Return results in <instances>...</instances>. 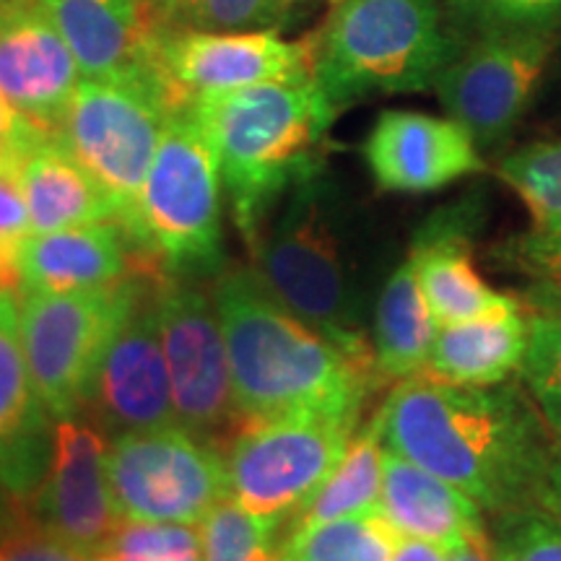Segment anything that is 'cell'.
I'll list each match as a JSON object with an SVG mask.
<instances>
[{"instance_id":"1","label":"cell","mask_w":561,"mask_h":561,"mask_svg":"<svg viewBox=\"0 0 561 561\" xmlns=\"http://www.w3.org/2000/svg\"><path fill=\"white\" fill-rule=\"evenodd\" d=\"M385 447L439 476L483 512L536 507L557 439L523 380L466 388L413 375L377 411Z\"/></svg>"},{"instance_id":"2","label":"cell","mask_w":561,"mask_h":561,"mask_svg":"<svg viewBox=\"0 0 561 561\" xmlns=\"http://www.w3.org/2000/svg\"><path fill=\"white\" fill-rule=\"evenodd\" d=\"M210 297L242 424L286 416L362 419L364 403L382 382L375 364L356 362L286 310L252 268L216 273Z\"/></svg>"},{"instance_id":"3","label":"cell","mask_w":561,"mask_h":561,"mask_svg":"<svg viewBox=\"0 0 561 561\" xmlns=\"http://www.w3.org/2000/svg\"><path fill=\"white\" fill-rule=\"evenodd\" d=\"M191 110L214 146L234 221L250 242L301 180L320 172L335 104L318 79L208 91Z\"/></svg>"},{"instance_id":"4","label":"cell","mask_w":561,"mask_h":561,"mask_svg":"<svg viewBox=\"0 0 561 561\" xmlns=\"http://www.w3.org/2000/svg\"><path fill=\"white\" fill-rule=\"evenodd\" d=\"M314 34V79L335 107L430 89L458 53L437 0H335Z\"/></svg>"},{"instance_id":"5","label":"cell","mask_w":561,"mask_h":561,"mask_svg":"<svg viewBox=\"0 0 561 561\" xmlns=\"http://www.w3.org/2000/svg\"><path fill=\"white\" fill-rule=\"evenodd\" d=\"M252 271L286 310L356 362L375 364L362 331L320 172L301 180L248 242Z\"/></svg>"},{"instance_id":"6","label":"cell","mask_w":561,"mask_h":561,"mask_svg":"<svg viewBox=\"0 0 561 561\" xmlns=\"http://www.w3.org/2000/svg\"><path fill=\"white\" fill-rule=\"evenodd\" d=\"M221 170L191 104L167 123L123 231L146 263L172 273H221Z\"/></svg>"},{"instance_id":"7","label":"cell","mask_w":561,"mask_h":561,"mask_svg":"<svg viewBox=\"0 0 561 561\" xmlns=\"http://www.w3.org/2000/svg\"><path fill=\"white\" fill-rule=\"evenodd\" d=\"M185 110L170 89L157 81L81 79L58 138L100 182L125 227L144 191L167 123Z\"/></svg>"},{"instance_id":"8","label":"cell","mask_w":561,"mask_h":561,"mask_svg":"<svg viewBox=\"0 0 561 561\" xmlns=\"http://www.w3.org/2000/svg\"><path fill=\"white\" fill-rule=\"evenodd\" d=\"M140 273L102 289L21 294V339L47 416H76L136 299Z\"/></svg>"},{"instance_id":"9","label":"cell","mask_w":561,"mask_h":561,"mask_svg":"<svg viewBox=\"0 0 561 561\" xmlns=\"http://www.w3.org/2000/svg\"><path fill=\"white\" fill-rule=\"evenodd\" d=\"M359 419L286 416L240 424L224 442L229 496L261 517L286 523L335 471Z\"/></svg>"},{"instance_id":"10","label":"cell","mask_w":561,"mask_h":561,"mask_svg":"<svg viewBox=\"0 0 561 561\" xmlns=\"http://www.w3.org/2000/svg\"><path fill=\"white\" fill-rule=\"evenodd\" d=\"M107 473L125 520L201 525L229 496L221 447L180 424L115 434Z\"/></svg>"},{"instance_id":"11","label":"cell","mask_w":561,"mask_h":561,"mask_svg":"<svg viewBox=\"0 0 561 561\" xmlns=\"http://www.w3.org/2000/svg\"><path fill=\"white\" fill-rule=\"evenodd\" d=\"M157 312L178 424L219 447L242 421L214 297L187 276L159 271Z\"/></svg>"},{"instance_id":"12","label":"cell","mask_w":561,"mask_h":561,"mask_svg":"<svg viewBox=\"0 0 561 561\" xmlns=\"http://www.w3.org/2000/svg\"><path fill=\"white\" fill-rule=\"evenodd\" d=\"M553 50V32H486L458 50L434 81L447 117L476 146H494L515 128Z\"/></svg>"},{"instance_id":"13","label":"cell","mask_w":561,"mask_h":561,"mask_svg":"<svg viewBox=\"0 0 561 561\" xmlns=\"http://www.w3.org/2000/svg\"><path fill=\"white\" fill-rule=\"evenodd\" d=\"M157 273H140L136 299L83 403V409H94L102 424L115 434L178 424L157 312Z\"/></svg>"},{"instance_id":"14","label":"cell","mask_w":561,"mask_h":561,"mask_svg":"<svg viewBox=\"0 0 561 561\" xmlns=\"http://www.w3.org/2000/svg\"><path fill=\"white\" fill-rule=\"evenodd\" d=\"M161 70L191 104L208 91H231L271 81L314 79L318 34L284 39L280 30L191 32L170 30L161 42Z\"/></svg>"},{"instance_id":"15","label":"cell","mask_w":561,"mask_h":561,"mask_svg":"<svg viewBox=\"0 0 561 561\" xmlns=\"http://www.w3.org/2000/svg\"><path fill=\"white\" fill-rule=\"evenodd\" d=\"M107 447L94 424L79 416L55 419L50 460L34 494L42 528L91 559L123 523L110 486Z\"/></svg>"},{"instance_id":"16","label":"cell","mask_w":561,"mask_h":561,"mask_svg":"<svg viewBox=\"0 0 561 561\" xmlns=\"http://www.w3.org/2000/svg\"><path fill=\"white\" fill-rule=\"evenodd\" d=\"M73 50L42 0L0 9V94L39 133L58 136L81 83Z\"/></svg>"},{"instance_id":"17","label":"cell","mask_w":561,"mask_h":561,"mask_svg":"<svg viewBox=\"0 0 561 561\" xmlns=\"http://www.w3.org/2000/svg\"><path fill=\"white\" fill-rule=\"evenodd\" d=\"M79 60L83 79L157 81L185 104L161 70L172 30L157 0H42Z\"/></svg>"},{"instance_id":"18","label":"cell","mask_w":561,"mask_h":561,"mask_svg":"<svg viewBox=\"0 0 561 561\" xmlns=\"http://www.w3.org/2000/svg\"><path fill=\"white\" fill-rule=\"evenodd\" d=\"M364 159L388 193H434L483 170L479 146L450 117L388 110L364 140Z\"/></svg>"},{"instance_id":"19","label":"cell","mask_w":561,"mask_h":561,"mask_svg":"<svg viewBox=\"0 0 561 561\" xmlns=\"http://www.w3.org/2000/svg\"><path fill=\"white\" fill-rule=\"evenodd\" d=\"M476 214L473 203H458L434 214L413 237L409 257L437 325L523 310L520 299L491 289L476 268Z\"/></svg>"},{"instance_id":"20","label":"cell","mask_w":561,"mask_h":561,"mask_svg":"<svg viewBox=\"0 0 561 561\" xmlns=\"http://www.w3.org/2000/svg\"><path fill=\"white\" fill-rule=\"evenodd\" d=\"M45 416L21 339V299L0 289V481L16 500L32 496L47 471Z\"/></svg>"},{"instance_id":"21","label":"cell","mask_w":561,"mask_h":561,"mask_svg":"<svg viewBox=\"0 0 561 561\" xmlns=\"http://www.w3.org/2000/svg\"><path fill=\"white\" fill-rule=\"evenodd\" d=\"M146 268L121 224L32 234L21 250V294H62L121 284Z\"/></svg>"},{"instance_id":"22","label":"cell","mask_w":561,"mask_h":561,"mask_svg":"<svg viewBox=\"0 0 561 561\" xmlns=\"http://www.w3.org/2000/svg\"><path fill=\"white\" fill-rule=\"evenodd\" d=\"M380 512L401 538L447 546L486 528L483 510L458 486L385 447Z\"/></svg>"},{"instance_id":"23","label":"cell","mask_w":561,"mask_h":561,"mask_svg":"<svg viewBox=\"0 0 561 561\" xmlns=\"http://www.w3.org/2000/svg\"><path fill=\"white\" fill-rule=\"evenodd\" d=\"M19 167L32 234L115 221V206L107 193L58 136L34 140L21 153Z\"/></svg>"},{"instance_id":"24","label":"cell","mask_w":561,"mask_h":561,"mask_svg":"<svg viewBox=\"0 0 561 561\" xmlns=\"http://www.w3.org/2000/svg\"><path fill=\"white\" fill-rule=\"evenodd\" d=\"M528 341L530 314L525 310L439 325L424 375L466 388H491L520 371Z\"/></svg>"},{"instance_id":"25","label":"cell","mask_w":561,"mask_h":561,"mask_svg":"<svg viewBox=\"0 0 561 561\" xmlns=\"http://www.w3.org/2000/svg\"><path fill=\"white\" fill-rule=\"evenodd\" d=\"M437 328L424 291H421L416 268H413L411 257H405L385 280L375 310L371 348H375L377 371H380L382 382H401L421 375L430 362Z\"/></svg>"},{"instance_id":"26","label":"cell","mask_w":561,"mask_h":561,"mask_svg":"<svg viewBox=\"0 0 561 561\" xmlns=\"http://www.w3.org/2000/svg\"><path fill=\"white\" fill-rule=\"evenodd\" d=\"M500 174L530 214V231L517 244L515 257L536 278L561 257V140L510 153Z\"/></svg>"},{"instance_id":"27","label":"cell","mask_w":561,"mask_h":561,"mask_svg":"<svg viewBox=\"0 0 561 561\" xmlns=\"http://www.w3.org/2000/svg\"><path fill=\"white\" fill-rule=\"evenodd\" d=\"M382 471L385 442L380 419L375 413L369 424L354 434L346 455L325 483L284 523V536L314 528V525L343 520V517L377 512L382 494Z\"/></svg>"},{"instance_id":"28","label":"cell","mask_w":561,"mask_h":561,"mask_svg":"<svg viewBox=\"0 0 561 561\" xmlns=\"http://www.w3.org/2000/svg\"><path fill=\"white\" fill-rule=\"evenodd\" d=\"M398 541L401 536L377 510L289 533L280 546V561H392Z\"/></svg>"},{"instance_id":"29","label":"cell","mask_w":561,"mask_h":561,"mask_svg":"<svg viewBox=\"0 0 561 561\" xmlns=\"http://www.w3.org/2000/svg\"><path fill=\"white\" fill-rule=\"evenodd\" d=\"M203 561H280L284 523L244 510L231 496L201 523Z\"/></svg>"},{"instance_id":"30","label":"cell","mask_w":561,"mask_h":561,"mask_svg":"<svg viewBox=\"0 0 561 561\" xmlns=\"http://www.w3.org/2000/svg\"><path fill=\"white\" fill-rule=\"evenodd\" d=\"M172 30L257 32L280 30L291 0H157Z\"/></svg>"},{"instance_id":"31","label":"cell","mask_w":561,"mask_h":561,"mask_svg":"<svg viewBox=\"0 0 561 561\" xmlns=\"http://www.w3.org/2000/svg\"><path fill=\"white\" fill-rule=\"evenodd\" d=\"M520 380L536 401L553 439L561 442V318L530 312V341L520 364Z\"/></svg>"},{"instance_id":"32","label":"cell","mask_w":561,"mask_h":561,"mask_svg":"<svg viewBox=\"0 0 561 561\" xmlns=\"http://www.w3.org/2000/svg\"><path fill=\"white\" fill-rule=\"evenodd\" d=\"M96 561H203L201 530L185 523L125 520Z\"/></svg>"},{"instance_id":"33","label":"cell","mask_w":561,"mask_h":561,"mask_svg":"<svg viewBox=\"0 0 561 561\" xmlns=\"http://www.w3.org/2000/svg\"><path fill=\"white\" fill-rule=\"evenodd\" d=\"M494 561H561V517L541 504L496 515Z\"/></svg>"},{"instance_id":"34","label":"cell","mask_w":561,"mask_h":561,"mask_svg":"<svg viewBox=\"0 0 561 561\" xmlns=\"http://www.w3.org/2000/svg\"><path fill=\"white\" fill-rule=\"evenodd\" d=\"M460 26L486 32H557L561 0H453Z\"/></svg>"},{"instance_id":"35","label":"cell","mask_w":561,"mask_h":561,"mask_svg":"<svg viewBox=\"0 0 561 561\" xmlns=\"http://www.w3.org/2000/svg\"><path fill=\"white\" fill-rule=\"evenodd\" d=\"M32 237L19 159H0V289H21V250Z\"/></svg>"},{"instance_id":"36","label":"cell","mask_w":561,"mask_h":561,"mask_svg":"<svg viewBox=\"0 0 561 561\" xmlns=\"http://www.w3.org/2000/svg\"><path fill=\"white\" fill-rule=\"evenodd\" d=\"M0 561H96L58 536L47 533L39 523H19L0 536Z\"/></svg>"},{"instance_id":"37","label":"cell","mask_w":561,"mask_h":561,"mask_svg":"<svg viewBox=\"0 0 561 561\" xmlns=\"http://www.w3.org/2000/svg\"><path fill=\"white\" fill-rule=\"evenodd\" d=\"M42 136H47V133H39L34 125L26 123L0 94V159H21V153Z\"/></svg>"},{"instance_id":"38","label":"cell","mask_w":561,"mask_h":561,"mask_svg":"<svg viewBox=\"0 0 561 561\" xmlns=\"http://www.w3.org/2000/svg\"><path fill=\"white\" fill-rule=\"evenodd\" d=\"M525 299H528L533 312L559 314L561 318V257L549 271L536 276V284H533V289Z\"/></svg>"},{"instance_id":"39","label":"cell","mask_w":561,"mask_h":561,"mask_svg":"<svg viewBox=\"0 0 561 561\" xmlns=\"http://www.w3.org/2000/svg\"><path fill=\"white\" fill-rule=\"evenodd\" d=\"M442 553H445V561H494V546L486 528L455 538L453 543L442 546Z\"/></svg>"},{"instance_id":"40","label":"cell","mask_w":561,"mask_h":561,"mask_svg":"<svg viewBox=\"0 0 561 561\" xmlns=\"http://www.w3.org/2000/svg\"><path fill=\"white\" fill-rule=\"evenodd\" d=\"M538 504L553 512L557 517H561V442H557V447H553L551 466H549V473H546Z\"/></svg>"},{"instance_id":"41","label":"cell","mask_w":561,"mask_h":561,"mask_svg":"<svg viewBox=\"0 0 561 561\" xmlns=\"http://www.w3.org/2000/svg\"><path fill=\"white\" fill-rule=\"evenodd\" d=\"M392 561H445L439 546L419 541V538H401L392 553Z\"/></svg>"},{"instance_id":"42","label":"cell","mask_w":561,"mask_h":561,"mask_svg":"<svg viewBox=\"0 0 561 561\" xmlns=\"http://www.w3.org/2000/svg\"><path fill=\"white\" fill-rule=\"evenodd\" d=\"M3 491H5V486H3V481H0V500H3Z\"/></svg>"},{"instance_id":"43","label":"cell","mask_w":561,"mask_h":561,"mask_svg":"<svg viewBox=\"0 0 561 561\" xmlns=\"http://www.w3.org/2000/svg\"><path fill=\"white\" fill-rule=\"evenodd\" d=\"M5 3H9V0H0V9H3V5H5Z\"/></svg>"},{"instance_id":"44","label":"cell","mask_w":561,"mask_h":561,"mask_svg":"<svg viewBox=\"0 0 561 561\" xmlns=\"http://www.w3.org/2000/svg\"><path fill=\"white\" fill-rule=\"evenodd\" d=\"M291 3H294V0H291ZM333 3H335V0H333Z\"/></svg>"}]
</instances>
